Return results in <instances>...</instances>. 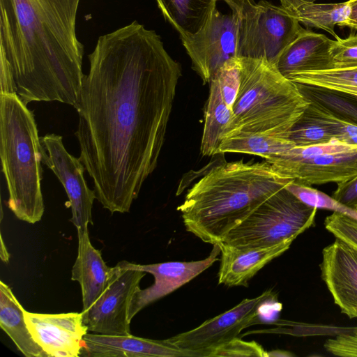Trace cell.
<instances>
[{"label":"cell","instance_id":"cell-29","mask_svg":"<svg viewBox=\"0 0 357 357\" xmlns=\"http://www.w3.org/2000/svg\"><path fill=\"white\" fill-rule=\"evenodd\" d=\"M241 64L238 57L227 61L217 71L221 93L227 105L232 109L241 84Z\"/></svg>","mask_w":357,"mask_h":357},{"label":"cell","instance_id":"cell-3","mask_svg":"<svg viewBox=\"0 0 357 357\" xmlns=\"http://www.w3.org/2000/svg\"><path fill=\"white\" fill-rule=\"evenodd\" d=\"M290 181L266 160L225 162L195 183L177 210L188 231L205 243H220L247 214Z\"/></svg>","mask_w":357,"mask_h":357},{"label":"cell","instance_id":"cell-18","mask_svg":"<svg viewBox=\"0 0 357 357\" xmlns=\"http://www.w3.org/2000/svg\"><path fill=\"white\" fill-rule=\"evenodd\" d=\"M333 41L324 34L303 29L282 52L275 64L287 78L296 73L333 69Z\"/></svg>","mask_w":357,"mask_h":357},{"label":"cell","instance_id":"cell-28","mask_svg":"<svg viewBox=\"0 0 357 357\" xmlns=\"http://www.w3.org/2000/svg\"><path fill=\"white\" fill-rule=\"evenodd\" d=\"M285 188L304 203L316 207L337 211L357 219V211L351 209L337 201L332 197L312 188L297 184L292 181L288 183Z\"/></svg>","mask_w":357,"mask_h":357},{"label":"cell","instance_id":"cell-6","mask_svg":"<svg viewBox=\"0 0 357 357\" xmlns=\"http://www.w3.org/2000/svg\"><path fill=\"white\" fill-rule=\"evenodd\" d=\"M317 209L284 187L247 214L220 243L238 248L291 244L314 224Z\"/></svg>","mask_w":357,"mask_h":357},{"label":"cell","instance_id":"cell-31","mask_svg":"<svg viewBox=\"0 0 357 357\" xmlns=\"http://www.w3.org/2000/svg\"><path fill=\"white\" fill-rule=\"evenodd\" d=\"M333 69L357 68V34L333 41L331 48Z\"/></svg>","mask_w":357,"mask_h":357},{"label":"cell","instance_id":"cell-20","mask_svg":"<svg viewBox=\"0 0 357 357\" xmlns=\"http://www.w3.org/2000/svg\"><path fill=\"white\" fill-rule=\"evenodd\" d=\"M221 249L218 283L247 287L249 280L265 265L287 251L291 243L270 247L238 248L218 243Z\"/></svg>","mask_w":357,"mask_h":357},{"label":"cell","instance_id":"cell-39","mask_svg":"<svg viewBox=\"0 0 357 357\" xmlns=\"http://www.w3.org/2000/svg\"><path fill=\"white\" fill-rule=\"evenodd\" d=\"M303 1L314 2V1H317V0H303Z\"/></svg>","mask_w":357,"mask_h":357},{"label":"cell","instance_id":"cell-15","mask_svg":"<svg viewBox=\"0 0 357 357\" xmlns=\"http://www.w3.org/2000/svg\"><path fill=\"white\" fill-rule=\"evenodd\" d=\"M220 252V245L216 243L209 256L202 260L137 264L139 269L153 275L154 282L135 294L130 307V319L132 320L144 307L172 293L209 268L219 260Z\"/></svg>","mask_w":357,"mask_h":357},{"label":"cell","instance_id":"cell-12","mask_svg":"<svg viewBox=\"0 0 357 357\" xmlns=\"http://www.w3.org/2000/svg\"><path fill=\"white\" fill-rule=\"evenodd\" d=\"M40 141L44 146L42 163L54 172L68 197L72 213L70 221L77 229L93 225L91 211L96 196L86 183L84 165L79 158L67 151L61 136L47 134Z\"/></svg>","mask_w":357,"mask_h":357},{"label":"cell","instance_id":"cell-25","mask_svg":"<svg viewBox=\"0 0 357 357\" xmlns=\"http://www.w3.org/2000/svg\"><path fill=\"white\" fill-rule=\"evenodd\" d=\"M294 146V144L287 138L241 132L222 139L218 152L255 155L268 161Z\"/></svg>","mask_w":357,"mask_h":357},{"label":"cell","instance_id":"cell-1","mask_svg":"<svg viewBox=\"0 0 357 357\" xmlns=\"http://www.w3.org/2000/svg\"><path fill=\"white\" fill-rule=\"evenodd\" d=\"M76 107L79 159L96 199L129 212L157 167L181 66L137 21L100 36Z\"/></svg>","mask_w":357,"mask_h":357},{"label":"cell","instance_id":"cell-34","mask_svg":"<svg viewBox=\"0 0 357 357\" xmlns=\"http://www.w3.org/2000/svg\"><path fill=\"white\" fill-rule=\"evenodd\" d=\"M331 197L340 204L357 211V176L337 183Z\"/></svg>","mask_w":357,"mask_h":357},{"label":"cell","instance_id":"cell-32","mask_svg":"<svg viewBox=\"0 0 357 357\" xmlns=\"http://www.w3.org/2000/svg\"><path fill=\"white\" fill-rule=\"evenodd\" d=\"M257 356L266 357V351L256 342H247L236 337L208 351L205 357Z\"/></svg>","mask_w":357,"mask_h":357},{"label":"cell","instance_id":"cell-21","mask_svg":"<svg viewBox=\"0 0 357 357\" xmlns=\"http://www.w3.org/2000/svg\"><path fill=\"white\" fill-rule=\"evenodd\" d=\"M23 308L11 289L0 282V326L26 357H47L33 339Z\"/></svg>","mask_w":357,"mask_h":357},{"label":"cell","instance_id":"cell-7","mask_svg":"<svg viewBox=\"0 0 357 357\" xmlns=\"http://www.w3.org/2000/svg\"><path fill=\"white\" fill-rule=\"evenodd\" d=\"M238 26V58L266 59L275 63L285 47L303 29L281 6L267 1L224 0Z\"/></svg>","mask_w":357,"mask_h":357},{"label":"cell","instance_id":"cell-2","mask_svg":"<svg viewBox=\"0 0 357 357\" xmlns=\"http://www.w3.org/2000/svg\"><path fill=\"white\" fill-rule=\"evenodd\" d=\"M80 0H0V50L25 103L77 106L84 45L75 28Z\"/></svg>","mask_w":357,"mask_h":357},{"label":"cell","instance_id":"cell-16","mask_svg":"<svg viewBox=\"0 0 357 357\" xmlns=\"http://www.w3.org/2000/svg\"><path fill=\"white\" fill-rule=\"evenodd\" d=\"M82 354L90 357H188L167 340L94 333L84 335Z\"/></svg>","mask_w":357,"mask_h":357},{"label":"cell","instance_id":"cell-26","mask_svg":"<svg viewBox=\"0 0 357 357\" xmlns=\"http://www.w3.org/2000/svg\"><path fill=\"white\" fill-rule=\"evenodd\" d=\"M296 84L308 102L341 119L357 125V97L317 86Z\"/></svg>","mask_w":357,"mask_h":357},{"label":"cell","instance_id":"cell-23","mask_svg":"<svg viewBox=\"0 0 357 357\" xmlns=\"http://www.w3.org/2000/svg\"><path fill=\"white\" fill-rule=\"evenodd\" d=\"M210 92L204 112V126L200 150L203 155L219 153L224 131L230 122L232 109L223 99L219 82L215 76L210 82Z\"/></svg>","mask_w":357,"mask_h":357},{"label":"cell","instance_id":"cell-17","mask_svg":"<svg viewBox=\"0 0 357 357\" xmlns=\"http://www.w3.org/2000/svg\"><path fill=\"white\" fill-rule=\"evenodd\" d=\"M356 128V124L310 102L290 130L287 139L296 146L324 144L333 140L350 146Z\"/></svg>","mask_w":357,"mask_h":357},{"label":"cell","instance_id":"cell-35","mask_svg":"<svg viewBox=\"0 0 357 357\" xmlns=\"http://www.w3.org/2000/svg\"><path fill=\"white\" fill-rule=\"evenodd\" d=\"M0 94L17 93V88L10 65L4 54L0 50Z\"/></svg>","mask_w":357,"mask_h":357},{"label":"cell","instance_id":"cell-4","mask_svg":"<svg viewBox=\"0 0 357 357\" xmlns=\"http://www.w3.org/2000/svg\"><path fill=\"white\" fill-rule=\"evenodd\" d=\"M240 60V87L222 139L241 132L287 139L310 102L274 63L264 58Z\"/></svg>","mask_w":357,"mask_h":357},{"label":"cell","instance_id":"cell-11","mask_svg":"<svg viewBox=\"0 0 357 357\" xmlns=\"http://www.w3.org/2000/svg\"><path fill=\"white\" fill-rule=\"evenodd\" d=\"M193 70L204 84L210 83L228 60L237 57L238 26L235 17L222 14L215 5L195 33L180 35Z\"/></svg>","mask_w":357,"mask_h":357},{"label":"cell","instance_id":"cell-38","mask_svg":"<svg viewBox=\"0 0 357 357\" xmlns=\"http://www.w3.org/2000/svg\"><path fill=\"white\" fill-rule=\"evenodd\" d=\"M0 257L3 262H8L10 255L3 242L2 236H1Z\"/></svg>","mask_w":357,"mask_h":357},{"label":"cell","instance_id":"cell-30","mask_svg":"<svg viewBox=\"0 0 357 357\" xmlns=\"http://www.w3.org/2000/svg\"><path fill=\"white\" fill-rule=\"evenodd\" d=\"M324 226L335 238L357 250V219L333 211L325 218Z\"/></svg>","mask_w":357,"mask_h":357},{"label":"cell","instance_id":"cell-14","mask_svg":"<svg viewBox=\"0 0 357 357\" xmlns=\"http://www.w3.org/2000/svg\"><path fill=\"white\" fill-rule=\"evenodd\" d=\"M321 278L334 303L349 318H357V250L335 238L322 251Z\"/></svg>","mask_w":357,"mask_h":357},{"label":"cell","instance_id":"cell-5","mask_svg":"<svg viewBox=\"0 0 357 357\" xmlns=\"http://www.w3.org/2000/svg\"><path fill=\"white\" fill-rule=\"evenodd\" d=\"M33 112L16 93L0 94V155L8 207L34 224L45 211L41 191L42 151Z\"/></svg>","mask_w":357,"mask_h":357},{"label":"cell","instance_id":"cell-33","mask_svg":"<svg viewBox=\"0 0 357 357\" xmlns=\"http://www.w3.org/2000/svg\"><path fill=\"white\" fill-rule=\"evenodd\" d=\"M324 348L335 356H357V326L343 331L324 343Z\"/></svg>","mask_w":357,"mask_h":357},{"label":"cell","instance_id":"cell-10","mask_svg":"<svg viewBox=\"0 0 357 357\" xmlns=\"http://www.w3.org/2000/svg\"><path fill=\"white\" fill-rule=\"evenodd\" d=\"M274 299L272 291L266 290L257 297L243 300L194 329L166 340L185 351L188 357H205L210 350L238 337L243 329L259 323L261 310Z\"/></svg>","mask_w":357,"mask_h":357},{"label":"cell","instance_id":"cell-8","mask_svg":"<svg viewBox=\"0 0 357 357\" xmlns=\"http://www.w3.org/2000/svg\"><path fill=\"white\" fill-rule=\"evenodd\" d=\"M266 162L282 176L297 184H337L357 176V147L333 140L294 146Z\"/></svg>","mask_w":357,"mask_h":357},{"label":"cell","instance_id":"cell-9","mask_svg":"<svg viewBox=\"0 0 357 357\" xmlns=\"http://www.w3.org/2000/svg\"><path fill=\"white\" fill-rule=\"evenodd\" d=\"M146 273L137 264L125 260L114 266L103 293L88 310L82 311L88 331L102 335L130 334V305Z\"/></svg>","mask_w":357,"mask_h":357},{"label":"cell","instance_id":"cell-19","mask_svg":"<svg viewBox=\"0 0 357 357\" xmlns=\"http://www.w3.org/2000/svg\"><path fill=\"white\" fill-rule=\"evenodd\" d=\"M77 230V256L72 268L71 280L80 284L82 311H85L97 301L109 284L113 267L107 266L101 252L91 244L89 227Z\"/></svg>","mask_w":357,"mask_h":357},{"label":"cell","instance_id":"cell-36","mask_svg":"<svg viewBox=\"0 0 357 357\" xmlns=\"http://www.w3.org/2000/svg\"><path fill=\"white\" fill-rule=\"evenodd\" d=\"M347 1L350 6V13L347 20L340 26H347L357 30V0H348Z\"/></svg>","mask_w":357,"mask_h":357},{"label":"cell","instance_id":"cell-24","mask_svg":"<svg viewBox=\"0 0 357 357\" xmlns=\"http://www.w3.org/2000/svg\"><path fill=\"white\" fill-rule=\"evenodd\" d=\"M218 0H156L165 19L179 33H197Z\"/></svg>","mask_w":357,"mask_h":357},{"label":"cell","instance_id":"cell-27","mask_svg":"<svg viewBox=\"0 0 357 357\" xmlns=\"http://www.w3.org/2000/svg\"><path fill=\"white\" fill-rule=\"evenodd\" d=\"M288 79L357 97V68L303 72L291 75Z\"/></svg>","mask_w":357,"mask_h":357},{"label":"cell","instance_id":"cell-22","mask_svg":"<svg viewBox=\"0 0 357 357\" xmlns=\"http://www.w3.org/2000/svg\"><path fill=\"white\" fill-rule=\"evenodd\" d=\"M288 13L306 27L326 31L335 39L340 37L335 26L347 20L350 13L348 1L332 3H316L303 0H279Z\"/></svg>","mask_w":357,"mask_h":357},{"label":"cell","instance_id":"cell-37","mask_svg":"<svg viewBox=\"0 0 357 357\" xmlns=\"http://www.w3.org/2000/svg\"><path fill=\"white\" fill-rule=\"evenodd\" d=\"M294 356L293 354L283 350H273L266 351V357H289Z\"/></svg>","mask_w":357,"mask_h":357},{"label":"cell","instance_id":"cell-13","mask_svg":"<svg viewBox=\"0 0 357 357\" xmlns=\"http://www.w3.org/2000/svg\"><path fill=\"white\" fill-rule=\"evenodd\" d=\"M28 328L47 357H78L88 328L82 313L44 314L25 310Z\"/></svg>","mask_w":357,"mask_h":357}]
</instances>
